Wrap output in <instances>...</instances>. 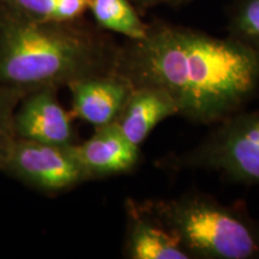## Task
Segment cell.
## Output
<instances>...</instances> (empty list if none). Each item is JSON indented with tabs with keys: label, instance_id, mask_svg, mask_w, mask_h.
<instances>
[{
	"label": "cell",
	"instance_id": "9",
	"mask_svg": "<svg viewBox=\"0 0 259 259\" xmlns=\"http://www.w3.org/2000/svg\"><path fill=\"white\" fill-rule=\"evenodd\" d=\"M124 255L128 259H191L176 236L160 225L141 203L126 200Z\"/></svg>",
	"mask_w": 259,
	"mask_h": 259
},
{
	"label": "cell",
	"instance_id": "6",
	"mask_svg": "<svg viewBox=\"0 0 259 259\" xmlns=\"http://www.w3.org/2000/svg\"><path fill=\"white\" fill-rule=\"evenodd\" d=\"M72 114L60 105L56 88L32 90L16 109V137L41 143L69 145L76 143Z\"/></svg>",
	"mask_w": 259,
	"mask_h": 259
},
{
	"label": "cell",
	"instance_id": "15",
	"mask_svg": "<svg viewBox=\"0 0 259 259\" xmlns=\"http://www.w3.org/2000/svg\"><path fill=\"white\" fill-rule=\"evenodd\" d=\"M137 10H145L156 8V6H170V8H178L192 3L194 0H131Z\"/></svg>",
	"mask_w": 259,
	"mask_h": 259
},
{
	"label": "cell",
	"instance_id": "7",
	"mask_svg": "<svg viewBox=\"0 0 259 259\" xmlns=\"http://www.w3.org/2000/svg\"><path fill=\"white\" fill-rule=\"evenodd\" d=\"M67 87L72 101L71 114L94 127L114 122L134 89L127 79L116 72L87 77Z\"/></svg>",
	"mask_w": 259,
	"mask_h": 259
},
{
	"label": "cell",
	"instance_id": "10",
	"mask_svg": "<svg viewBox=\"0 0 259 259\" xmlns=\"http://www.w3.org/2000/svg\"><path fill=\"white\" fill-rule=\"evenodd\" d=\"M179 114L171 96L156 87H136L114 121L131 143L141 145L167 118Z\"/></svg>",
	"mask_w": 259,
	"mask_h": 259
},
{
	"label": "cell",
	"instance_id": "1",
	"mask_svg": "<svg viewBox=\"0 0 259 259\" xmlns=\"http://www.w3.org/2000/svg\"><path fill=\"white\" fill-rule=\"evenodd\" d=\"M115 72L134 88L163 89L176 102L178 115L215 125L257 95L259 51L229 36L154 21L144 37L120 45Z\"/></svg>",
	"mask_w": 259,
	"mask_h": 259
},
{
	"label": "cell",
	"instance_id": "11",
	"mask_svg": "<svg viewBox=\"0 0 259 259\" xmlns=\"http://www.w3.org/2000/svg\"><path fill=\"white\" fill-rule=\"evenodd\" d=\"M88 11L103 31L120 34L126 40H139L147 34L148 23L131 0H89Z\"/></svg>",
	"mask_w": 259,
	"mask_h": 259
},
{
	"label": "cell",
	"instance_id": "3",
	"mask_svg": "<svg viewBox=\"0 0 259 259\" xmlns=\"http://www.w3.org/2000/svg\"><path fill=\"white\" fill-rule=\"evenodd\" d=\"M141 205L176 236L191 259L259 258V221L242 206L225 205L202 193Z\"/></svg>",
	"mask_w": 259,
	"mask_h": 259
},
{
	"label": "cell",
	"instance_id": "5",
	"mask_svg": "<svg viewBox=\"0 0 259 259\" xmlns=\"http://www.w3.org/2000/svg\"><path fill=\"white\" fill-rule=\"evenodd\" d=\"M74 144L59 145L16 138L2 169L44 192L67 191L89 180Z\"/></svg>",
	"mask_w": 259,
	"mask_h": 259
},
{
	"label": "cell",
	"instance_id": "2",
	"mask_svg": "<svg viewBox=\"0 0 259 259\" xmlns=\"http://www.w3.org/2000/svg\"><path fill=\"white\" fill-rule=\"evenodd\" d=\"M120 45L76 21H38L0 5V85L25 94L114 73Z\"/></svg>",
	"mask_w": 259,
	"mask_h": 259
},
{
	"label": "cell",
	"instance_id": "12",
	"mask_svg": "<svg viewBox=\"0 0 259 259\" xmlns=\"http://www.w3.org/2000/svg\"><path fill=\"white\" fill-rule=\"evenodd\" d=\"M89 0H0L19 15L38 21H76L88 11Z\"/></svg>",
	"mask_w": 259,
	"mask_h": 259
},
{
	"label": "cell",
	"instance_id": "8",
	"mask_svg": "<svg viewBox=\"0 0 259 259\" xmlns=\"http://www.w3.org/2000/svg\"><path fill=\"white\" fill-rule=\"evenodd\" d=\"M74 150L89 180L130 173L141 160L138 145L131 143L115 122L95 127L92 137L74 144Z\"/></svg>",
	"mask_w": 259,
	"mask_h": 259
},
{
	"label": "cell",
	"instance_id": "14",
	"mask_svg": "<svg viewBox=\"0 0 259 259\" xmlns=\"http://www.w3.org/2000/svg\"><path fill=\"white\" fill-rule=\"evenodd\" d=\"M27 95L22 90L0 85V169L16 141L14 118L17 103Z\"/></svg>",
	"mask_w": 259,
	"mask_h": 259
},
{
	"label": "cell",
	"instance_id": "13",
	"mask_svg": "<svg viewBox=\"0 0 259 259\" xmlns=\"http://www.w3.org/2000/svg\"><path fill=\"white\" fill-rule=\"evenodd\" d=\"M227 32V36L259 51V0H232Z\"/></svg>",
	"mask_w": 259,
	"mask_h": 259
},
{
	"label": "cell",
	"instance_id": "4",
	"mask_svg": "<svg viewBox=\"0 0 259 259\" xmlns=\"http://www.w3.org/2000/svg\"><path fill=\"white\" fill-rule=\"evenodd\" d=\"M170 167L215 170L234 183L259 185V109L215 124L199 144L171 158Z\"/></svg>",
	"mask_w": 259,
	"mask_h": 259
}]
</instances>
